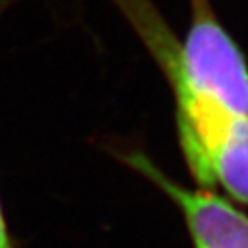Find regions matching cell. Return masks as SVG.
Listing matches in <instances>:
<instances>
[{
    "instance_id": "1",
    "label": "cell",
    "mask_w": 248,
    "mask_h": 248,
    "mask_svg": "<svg viewBox=\"0 0 248 248\" xmlns=\"http://www.w3.org/2000/svg\"><path fill=\"white\" fill-rule=\"evenodd\" d=\"M179 145L205 188L221 185L248 205V116L185 90H172Z\"/></svg>"
},
{
    "instance_id": "2",
    "label": "cell",
    "mask_w": 248,
    "mask_h": 248,
    "mask_svg": "<svg viewBox=\"0 0 248 248\" xmlns=\"http://www.w3.org/2000/svg\"><path fill=\"white\" fill-rule=\"evenodd\" d=\"M126 162L174 200L197 248H248L247 214L207 190L195 191L178 185L138 152L126 157Z\"/></svg>"
},
{
    "instance_id": "3",
    "label": "cell",
    "mask_w": 248,
    "mask_h": 248,
    "mask_svg": "<svg viewBox=\"0 0 248 248\" xmlns=\"http://www.w3.org/2000/svg\"><path fill=\"white\" fill-rule=\"evenodd\" d=\"M0 248H16L14 241H12L11 231L7 228V221H5L4 209L0 203Z\"/></svg>"
}]
</instances>
